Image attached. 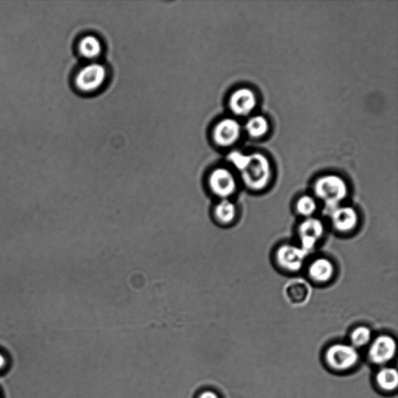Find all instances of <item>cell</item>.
Returning a JSON list of instances; mask_svg holds the SVG:
<instances>
[{
  "label": "cell",
  "mask_w": 398,
  "mask_h": 398,
  "mask_svg": "<svg viewBox=\"0 0 398 398\" xmlns=\"http://www.w3.org/2000/svg\"><path fill=\"white\" fill-rule=\"evenodd\" d=\"M315 196L325 205L328 211L341 205L348 196L345 180L336 174H327L317 179L314 184Z\"/></svg>",
  "instance_id": "6da1fadb"
},
{
  "label": "cell",
  "mask_w": 398,
  "mask_h": 398,
  "mask_svg": "<svg viewBox=\"0 0 398 398\" xmlns=\"http://www.w3.org/2000/svg\"><path fill=\"white\" fill-rule=\"evenodd\" d=\"M241 178L248 189L254 191L265 189L272 178L270 162L263 154H252L249 164L241 171Z\"/></svg>",
  "instance_id": "7a4b0ae2"
},
{
  "label": "cell",
  "mask_w": 398,
  "mask_h": 398,
  "mask_svg": "<svg viewBox=\"0 0 398 398\" xmlns=\"http://www.w3.org/2000/svg\"><path fill=\"white\" fill-rule=\"evenodd\" d=\"M325 359L332 369L344 371L352 369L358 363L359 353L351 344L337 343L328 348Z\"/></svg>",
  "instance_id": "3957f363"
},
{
  "label": "cell",
  "mask_w": 398,
  "mask_h": 398,
  "mask_svg": "<svg viewBox=\"0 0 398 398\" xmlns=\"http://www.w3.org/2000/svg\"><path fill=\"white\" fill-rule=\"evenodd\" d=\"M307 253L300 246L283 245L276 252V259L280 267L290 272H297L302 269Z\"/></svg>",
  "instance_id": "277c9868"
},
{
  "label": "cell",
  "mask_w": 398,
  "mask_h": 398,
  "mask_svg": "<svg viewBox=\"0 0 398 398\" xmlns=\"http://www.w3.org/2000/svg\"><path fill=\"white\" fill-rule=\"evenodd\" d=\"M397 353V341L390 335L378 336L369 348V358L372 363L383 366L390 362Z\"/></svg>",
  "instance_id": "5b68a950"
},
{
  "label": "cell",
  "mask_w": 398,
  "mask_h": 398,
  "mask_svg": "<svg viewBox=\"0 0 398 398\" xmlns=\"http://www.w3.org/2000/svg\"><path fill=\"white\" fill-rule=\"evenodd\" d=\"M298 234L301 241L300 247L309 253L314 250L317 242L322 238L325 234V226L317 218H306L298 226Z\"/></svg>",
  "instance_id": "8992f818"
},
{
  "label": "cell",
  "mask_w": 398,
  "mask_h": 398,
  "mask_svg": "<svg viewBox=\"0 0 398 398\" xmlns=\"http://www.w3.org/2000/svg\"><path fill=\"white\" fill-rule=\"evenodd\" d=\"M105 68L97 64H90L81 70L75 79V84L80 91L91 92L96 91L104 83Z\"/></svg>",
  "instance_id": "52a82bcc"
},
{
  "label": "cell",
  "mask_w": 398,
  "mask_h": 398,
  "mask_svg": "<svg viewBox=\"0 0 398 398\" xmlns=\"http://www.w3.org/2000/svg\"><path fill=\"white\" fill-rule=\"evenodd\" d=\"M210 189L216 196L228 199L236 191V180L234 174L226 168H218L209 178Z\"/></svg>",
  "instance_id": "ba28073f"
},
{
  "label": "cell",
  "mask_w": 398,
  "mask_h": 398,
  "mask_svg": "<svg viewBox=\"0 0 398 398\" xmlns=\"http://www.w3.org/2000/svg\"><path fill=\"white\" fill-rule=\"evenodd\" d=\"M332 227L341 233L352 231L358 226L359 216L357 211L351 207H339L329 211Z\"/></svg>",
  "instance_id": "9c48e42d"
},
{
  "label": "cell",
  "mask_w": 398,
  "mask_h": 398,
  "mask_svg": "<svg viewBox=\"0 0 398 398\" xmlns=\"http://www.w3.org/2000/svg\"><path fill=\"white\" fill-rule=\"evenodd\" d=\"M240 133V123L233 118H226L215 128L214 140L218 145L229 146L238 140Z\"/></svg>",
  "instance_id": "30bf717a"
},
{
  "label": "cell",
  "mask_w": 398,
  "mask_h": 398,
  "mask_svg": "<svg viewBox=\"0 0 398 398\" xmlns=\"http://www.w3.org/2000/svg\"><path fill=\"white\" fill-rule=\"evenodd\" d=\"M255 106H256V97L252 91L247 88L235 91L229 100L230 109L235 115L239 116L250 114Z\"/></svg>",
  "instance_id": "8fae6325"
},
{
  "label": "cell",
  "mask_w": 398,
  "mask_h": 398,
  "mask_svg": "<svg viewBox=\"0 0 398 398\" xmlns=\"http://www.w3.org/2000/svg\"><path fill=\"white\" fill-rule=\"evenodd\" d=\"M308 276L319 283L331 281L334 276L335 267L331 260L326 258H316L308 267Z\"/></svg>",
  "instance_id": "7c38bea8"
},
{
  "label": "cell",
  "mask_w": 398,
  "mask_h": 398,
  "mask_svg": "<svg viewBox=\"0 0 398 398\" xmlns=\"http://www.w3.org/2000/svg\"><path fill=\"white\" fill-rule=\"evenodd\" d=\"M310 288L303 279H294L285 287V295L287 300L294 304L306 303L310 296Z\"/></svg>",
  "instance_id": "4fadbf2b"
},
{
  "label": "cell",
  "mask_w": 398,
  "mask_h": 398,
  "mask_svg": "<svg viewBox=\"0 0 398 398\" xmlns=\"http://www.w3.org/2000/svg\"><path fill=\"white\" fill-rule=\"evenodd\" d=\"M376 379L379 387L384 391H394L398 385L397 370L393 367H383L377 372Z\"/></svg>",
  "instance_id": "5bb4252c"
},
{
  "label": "cell",
  "mask_w": 398,
  "mask_h": 398,
  "mask_svg": "<svg viewBox=\"0 0 398 398\" xmlns=\"http://www.w3.org/2000/svg\"><path fill=\"white\" fill-rule=\"evenodd\" d=\"M236 216V209L235 205L229 199H222L215 209V216L218 221L224 225L231 223L234 221Z\"/></svg>",
  "instance_id": "9a60e30c"
},
{
  "label": "cell",
  "mask_w": 398,
  "mask_h": 398,
  "mask_svg": "<svg viewBox=\"0 0 398 398\" xmlns=\"http://www.w3.org/2000/svg\"><path fill=\"white\" fill-rule=\"evenodd\" d=\"M79 50L81 55L86 59H95L101 54L102 44L95 36H86L80 41Z\"/></svg>",
  "instance_id": "2e32d148"
},
{
  "label": "cell",
  "mask_w": 398,
  "mask_h": 398,
  "mask_svg": "<svg viewBox=\"0 0 398 398\" xmlns=\"http://www.w3.org/2000/svg\"><path fill=\"white\" fill-rule=\"evenodd\" d=\"M247 132L254 138H260L269 130V123L263 116H254L249 120L245 126Z\"/></svg>",
  "instance_id": "e0dca14e"
},
{
  "label": "cell",
  "mask_w": 398,
  "mask_h": 398,
  "mask_svg": "<svg viewBox=\"0 0 398 398\" xmlns=\"http://www.w3.org/2000/svg\"><path fill=\"white\" fill-rule=\"evenodd\" d=\"M371 340V330L366 326H359L354 328L350 335L351 345L357 350L369 345Z\"/></svg>",
  "instance_id": "ac0fdd59"
},
{
  "label": "cell",
  "mask_w": 398,
  "mask_h": 398,
  "mask_svg": "<svg viewBox=\"0 0 398 398\" xmlns=\"http://www.w3.org/2000/svg\"><path fill=\"white\" fill-rule=\"evenodd\" d=\"M296 211L306 218L312 217L317 209L316 198L310 196H303L298 199L296 204Z\"/></svg>",
  "instance_id": "d6986e66"
},
{
  "label": "cell",
  "mask_w": 398,
  "mask_h": 398,
  "mask_svg": "<svg viewBox=\"0 0 398 398\" xmlns=\"http://www.w3.org/2000/svg\"><path fill=\"white\" fill-rule=\"evenodd\" d=\"M230 163H232L236 169L240 172L244 171L249 164L251 155H245L238 151L232 152L228 157Z\"/></svg>",
  "instance_id": "ffe728a7"
},
{
  "label": "cell",
  "mask_w": 398,
  "mask_h": 398,
  "mask_svg": "<svg viewBox=\"0 0 398 398\" xmlns=\"http://www.w3.org/2000/svg\"><path fill=\"white\" fill-rule=\"evenodd\" d=\"M196 398H220L216 391L210 389H205L198 392Z\"/></svg>",
  "instance_id": "44dd1931"
},
{
  "label": "cell",
  "mask_w": 398,
  "mask_h": 398,
  "mask_svg": "<svg viewBox=\"0 0 398 398\" xmlns=\"http://www.w3.org/2000/svg\"><path fill=\"white\" fill-rule=\"evenodd\" d=\"M5 365H6V359L3 357V354L0 353V370L3 369Z\"/></svg>",
  "instance_id": "7402d4cb"
}]
</instances>
